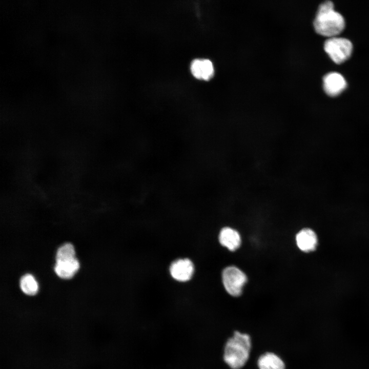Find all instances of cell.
<instances>
[{
    "label": "cell",
    "instance_id": "13",
    "mask_svg": "<svg viewBox=\"0 0 369 369\" xmlns=\"http://www.w3.org/2000/svg\"><path fill=\"white\" fill-rule=\"evenodd\" d=\"M75 252L73 245L69 242L61 245L57 250L55 259L57 261H63L72 259L75 257Z\"/></svg>",
    "mask_w": 369,
    "mask_h": 369
},
{
    "label": "cell",
    "instance_id": "4",
    "mask_svg": "<svg viewBox=\"0 0 369 369\" xmlns=\"http://www.w3.org/2000/svg\"><path fill=\"white\" fill-rule=\"evenodd\" d=\"M222 282L227 292L233 296L241 295L242 288L247 282L245 274L236 266L225 268L222 273Z\"/></svg>",
    "mask_w": 369,
    "mask_h": 369
},
{
    "label": "cell",
    "instance_id": "7",
    "mask_svg": "<svg viewBox=\"0 0 369 369\" xmlns=\"http://www.w3.org/2000/svg\"><path fill=\"white\" fill-rule=\"evenodd\" d=\"M296 241L298 248L305 253L315 251L318 245L317 235L310 228L301 230L296 235Z\"/></svg>",
    "mask_w": 369,
    "mask_h": 369
},
{
    "label": "cell",
    "instance_id": "10",
    "mask_svg": "<svg viewBox=\"0 0 369 369\" xmlns=\"http://www.w3.org/2000/svg\"><path fill=\"white\" fill-rule=\"evenodd\" d=\"M79 268V263L78 260L74 258L69 260L56 262L54 269L58 277L68 279L73 277Z\"/></svg>",
    "mask_w": 369,
    "mask_h": 369
},
{
    "label": "cell",
    "instance_id": "11",
    "mask_svg": "<svg viewBox=\"0 0 369 369\" xmlns=\"http://www.w3.org/2000/svg\"><path fill=\"white\" fill-rule=\"evenodd\" d=\"M259 369H285L283 361L276 354L268 352L261 355L258 360Z\"/></svg>",
    "mask_w": 369,
    "mask_h": 369
},
{
    "label": "cell",
    "instance_id": "8",
    "mask_svg": "<svg viewBox=\"0 0 369 369\" xmlns=\"http://www.w3.org/2000/svg\"><path fill=\"white\" fill-rule=\"evenodd\" d=\"M191 71L196 78L208 80L214 75V70L212 63L207 59H196L191 65Z\"/></svg>",
    "mask_w": 369,
    "mask_h": 369
},
{
    "label": "cell",
    "instance_id": "1",
    "mask_svg": "<svg viewBox=\"0 0 369 369\" xmlns=\"http://www.w3.org/2000/svg\"><path fill=\"white\" fill-rule=\"evenodd\" d=\"M313 24L317 33L332 37L343 31L345 20L343 16L334 10L333 2L326 1L319 5Z\"/></svg>",
    "mask_w": 369,
    "mask_h": 369
},
{
    "label": "cell",
    "instance_id": "12",
    "mask_svg": "<svg viewBox=\"0 0 369 369\" xmlns=\"http://www.w3.org/2000/svg\"><path fill=\"white\" fill-rule=\"evenodd\" d=\"M21 290L27 295H35L38 291V284L34 277L30 274H26L23 275L19 281Z\"/></svg>",
    "mask_w": 369,
    "mask_h": 369
},
{
    "label": "cell",
    "instance_id": "3",
    "mask_svg": "<svg viewBox=\"0 0 369 369\" xmlns=\"http://www.w3.org/2000/svg\"><path fill=\"white\" fill-rule=\"evenodd\" d=\"M324 49L333 61L340 64L351 55L353 45L347 38L334 36L329 37L325 41Z\"/></svg>",
    "mask_w": 369,
    "mask_h": 369
},
{
    "label": "cell",
    "instance_id": "5",
    "mask_svg": "<svg viewBox=\"0 0 369 369\" xmlns=\"http://www.w3.org/2000/svg\"><path fill=\"white\" fill-rule=\"evenodd\" d=\"M169 271L171 276L175 280L179 282H186L192 277L194 266L189 259H179L171 263Z\"/></svg>",
    "mask_w": 369,
    "mask_h": 369
},
{
    "label": "cell",
    "instance_id": "9",
    "mask_svg": "<svg viewBox=\"0 0 369 369\" xmlns=\"http://www.w3.org/2000/svg\"><path fill=\"white\" fill-rule=\"evenodd\" d=\"M219 241L222 245L232 251L237 250L241 244V238L238 232L229 227L221 229L219 235Z\"/></svg>",
    "mask_w": 369,
    "mask_h": 369
},
{
    "label": "cell",
    "instance_id": "6",
    "mask_svg": "<svg viewBox=\"0 0 369 369\" xmlns=\"http://www.w3.org/2000/svg\"><path fill=\"white\" fill-rule=\"evenodd\" d=\"M323 89L327 95L334 97L340 94L346 87V81L340 73L332 72L323 78Z\"/></svg>",
    "mask_w": 369,
    "mask_h": 369
},
{
    "label": "cell",
    "instance_id": "2",
    "mask_svg": "<svg viewBox=\"0 0 369 369\" xmlns=\"http://www.w3.org/2000/svg\"><path fill=\"white\" fill-rule=\"evenodd\" d=\"M251 349L250 336L236 331L225 344L223 360L232 369H240L248 361Z\"/></svg>",
    "mask_w": 369,
    "mask_h": 369
}]
</instances>
